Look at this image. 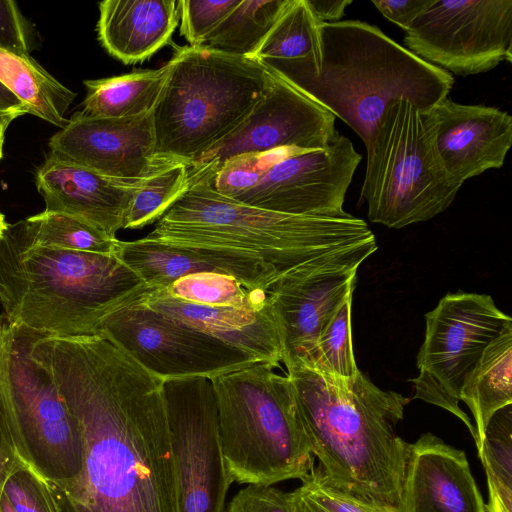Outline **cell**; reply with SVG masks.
Instances as JSON below:
<instances>
[{"label": "cell", "mask_w": 512, "mask_h": 512, "mask_svg": "<svg viewBox=\"0 0 512 512\" xmlns=\"http://www.w3.org/2000/svg\"><path fill=\"white\" fill-rule=\"evenodd\" d=\"M425 320L419 375L410 379L414 398L452 413L476 442L474 425L459 406L460 392L486 347L512 320L490 295L467 292L445 295Z\"/></svg>", "instance_id": "obj_10"}, {"label": "cell", "mask_w": 512, "mask_h": 512, "mask_svg": "<svg viewBox=\"0 0 512 512\" xmlns=\"http://www.w3.org/2000/svg\"><path fill=\"white\" fill-rule=\"evenodd\" d=\"M20 115L16 113H2L0 112V160L3 155V144L5 138V132L9 124Z\"/></svg>", "instance_id": "obj_44"}, {"label": "cell", "mask_w": 512, "mask_h": 512, "mask_svg": "<svg viewBox=\"0 0 512 512\" xmlns=\"http://www.w3.org/2000/svg\"><path fill=\"white\" fill-rule=\"evenodd\" d=\"M321 24L307 0H288L251 58L271 71L316 70L321 60Z\"/></svg>", "instance_id": "obj_24"}, {"label": "cell", "mask_w": 512, "mask_h": 512, "mask_svg": "<svg viewBox=\"0 0 512 512\" xmlns=\"http://www.w3.org/2000/svg\"><path fill=\"white\" fill-rule=\"evenodd\" d=\"M184 302L206 306L247 307L265 304V290L247 286L238 279L218 273H198L179 278L167 286H155Z\"/></svg>", "instance_id": "obj_32"}, {"label": "cell", "mask_w": 512, "mask_h": 512, "mask_svg": "<svg viewBox=\"0 0 512 512\" xmlns=\"http://www.w3.org/2000/svg\"><path fill=\"white\" fill-rule=\"evenodd\" d=\"M352 0H307L315 16L322 23L338 22Z\"/></svg>", "instance_id": "obj_41"}, {"label": "cell", "mask_w": 512, "mask_h": 512, "mask_svg": "<svg viewBox=\"0 0 512 512\" xmlns=\"http://www.w3.org/2000/svg\"><path fill=\"white\" fill-rule=\"evenodd\" d=\"M98 6V39L126 65L141 63L170 43L180 20L176 0H105Z\"/></svg>", "instance_id": "obj_23"}, {"label": "cell", "mask_w": 512, "mask_h": 512, "mask_svg": "<svg viewBox=\"0 0 512 512\" xmlns=\"http://www.w3.org/2000/svg\"><path fill=\"white\" fill-rule=\"evenodd\" d=\"M364 144L360 199L373 223L402 228L432 219L462 186L443 166L424 113L405 99L386 106Z\"/></svg>", "instance_id": "obj_8"}, {"label": "cell", "mask_w": 512, "mask_h": 512, "mask_svg": "<svg viewBox=\"0 0 512 512\" xmlns=\"http://www.w3.org/2000/svg\"><path fill=\"white\" fill-rule=\"evenodd\" d=\"M151 112L155 156L189 166L229 134L259 101L271 71L251 57L176 47Z\"/></svg>", "instance_id": "obj_7"}, {"label": "cell", "mask_w": 512, "mask_h": 512, "mask_svg": "<svg viewBox=\"0 0 512 512\" xmlns=\"http://www.w3.org/2000/svg\"><path fill=\"white\" fill-rule=\"evenodd\" d=\"M287 2L288 0H240L199 47L251 57Z\"/></svg>", "instance_id": "obj_28"}, {"label": "cell", "mask_w": 512, "mask_h": 512, "mask_svg": "<svg viewBox=\"0 0 512 512\" xmlns=\"http://www.w3.org/2000/svg\"><path fill=\"white\" fill-rule=\"evenodd\" d=\"M20 460L10 438L0 423V498L6 479Z\"/></svg>", "instance_id": "obj_42"}, {"label": "cell", "mask_w": 512, "mask_h": 512, "mask_svg": "<svg viewBox=\"0 0 512 512\" xmlns=\"http://www.w3.org/2000/svg\"><path fill=\"white\" fill-rule=\"evenodd\" d=\"M0 82L27 108L29 114L64 128L65 114L76 93L63 86L30 55L0 48Z\"/></svg>", "instance_id": "obj_27"}, {"label": "cell", "mask_w": 512, "mask_h": 512, "mask_svg": "<svg viewBox=\"0 0 512 512\" xmlns=\"http://www.w3.org/2000/svg\"><path fill=\"white\" fill-rule=\"evenodd\" d=\"M169 72L166 63L158 69L85 80L86 96L79 115L88 118H127L151 113Z\"/></svg>", "instance_id": "obj_26"}, {"label": "cell", "mask_w": 512, "mask_h": 512, "mask_svg": "<svg viewBox=\"0 0 512 512\" xmlns=\"http://www.w3.org/2000/svg\"><path fill=\"white\" fill-rule=\"evenodd\" d=\"M2 494L15 512H57L45 480L22 460L6 479Z\"/></svg>", "instance_id": "obj_36"}, {"label": "cell", "mask_w": 512, "mask_h": 512, "mask_svg": "<svg viewBox=\"0 0 512 512\" xmlns=\"http://www.w3.org/2000/svg\"><path fill=\"white\" fill-rule=\"evenodd\" d=\"M0 512H15L3 494L0 498Z\"/></svg>", "instance_id": "obj_45"}, {"label": "cell", "mask_w": 512, "mask_h": 512, "mask_svg": "<svg viewBox=\"0 0 512 512\" xmlns=\"http://www.w3.org/2000/svg\"><path fill=\"white\" fill-rule=\"evenodd\" d=\"M177 484L178 512H225L231 485L210 379L163 382Z\"/></svg>", "instance_id": "obj_12"}, {"label": "cell", "mask_w": 512, "mask_h": 512, "mask_svg": "<svg viewBox=\"0 0 512 512\" xmlns=\"http://www.w3.org/2000/svg\"><path fill=\"white\" fill-rule=\"evenodd\" d=\"M404 43L422 60L459 76L511 63L512 1L433 0Z\"/></svg>", "instance_id": "obj_13"}, {"label": "cell", "mask_w": 512, "mask_h": 512, "mask_svg": "<svg viewBox=\"0 0 512 512\" xmlns=\"http://www.w3.org/2000/svg\"><path fill=\"white\" fill-rule=\"evenodd\" d=\"M225 512H292L289 492L273 485L248 484L233 496Z\"/></svg>", "instance_id": "obj_39"}, {"label": "cell", "mask_w": 512, "mask_h": 512, "mask_svg": "<svg viewBox=\"0 0 512 512\" xmlns=\"http://www.w3.org/2000/svg\"><path fill=\"white\" fill-rule=\"evenodd\" d=\"M117 257L148 286H167L198 273L232 276L247 286L268 291L278 273L260 259L243 253L178 246L144 238L119 242Z\"/></svg>", "instance_id": "obj_20"}, {"label": "cell", "mask_w": 512, "mask_h": 512, "mask_svg": "<svg viewBox=\"0 0 512 512\" xmlns=\"http://www.w3.org/2000/svg\"><path fill=\"white\" fill-rule=\"evenodd\" d=\"M376 250L374 237L327 252L279 277L269 288L285 367L309 357L333 316L353 294L360 264Z\"/></svg>", "instance_id": "obj_14"}, {"label": "cell", "mask_w": 512, "mask_h": 512, "mask_svg": "<svg viewBox=\"0 0 512 512\" xmlns=\"http://www.w3.org/2000/svg\"><path fill=\"white\" fill-rule=\"evenodd\" d=\"M84 445L81 474L45 481L57 512H178L163 380L103 335L33 332Z\"/></svg>", "instance_id": "obj_1"}, {"label": "cell", "mask_w": 512, "mask_h": 512, "mask_svg": "<svg viewBox=\"0 0 512 512\" xmlns=\"http://www.w3.org/2000/svg\"><path fill=\"white\" fill-rule=\"evenodd\" d=\"M134 300L234 345L261 362L276 368L282 363V341L269 297L258 306H206L180 301L147 285Z\"/></svg>", "instance_id": "obj_22"}, {"label": "cell", "mask_w": 512, "mask_h": 512, "mask_svg": "<svg viewBox=\"0 0 512 512\" xmlns=\"http://www.w3.org/2000/svg\"><path fill=\"white\" fill-rule=\"evenodd\" d=\"M460 401L474 417L479 455L489 421L497 411L512 405V326L486 347L461 389Z\"/></svg>", "instance_id": "obj_25"}, {"label": "cell", "mask_w": 512, "mask_h": 512, "mask_svg": "<svg viewBox=\"0 0 512 512\" xmlns=\"http://www.w3.org/2000/svg\"><path fill=\"white\" fill-rule=\"evenodd\" d=\"M35 180L45 210L79 218L116 237L141 179H112L49 154Z\"/></svg>", "instance_id": "obj_21"}, {"label": "cell", "mask_w": 512, "mask_h": 512, "mask_svg": "<svg viewBox=\"0 0 512 512\" xmlns=\"http://www.w3.org/2000/svg\"><path fill=\"white\" fill-rule=\"evenodd\" d=\"M35 244L65 250L116 255L120 240L79 218L44 210L18 222Z\"/></svg>", "instance_id": "obj_29"}, {"label": "cell", "mask_w": 512, "mask_h": 512, "mask_svg": "<svg viewBox=\"0 0 512 512\" xmlns=\"http://www.w3.org/2000/svg\"><path fill=\"white\" fill-rule=\"evenodd\" d=\"M239 3L240 0H179L180 34L189 46L199 47Z\"/></svg>", "instance_id": "obj_37"}, {"label": "cell", "mask_w": 512, "mask_h": 512, "mask_svg": "<svg viewBox=\"0 0 512 512\" xmlns=\"http://www.w3.org/2000/svg\"><path fill=\"white\" fill-rule=\"evenodd\" d=\"M0 112L24 115L28 108L0 82Z\"/></svg>", "instance_id": "obj_43"}, {"label": "cell", "mask_w": 512, "mask_h": 512, "mask_svg": "<svg viewBox=\"0 0 512 512\" xmlns=\"http://www.w3.org/2000/svg\"><path fill=\"white\" fill-rule=\"evenodd\" d=\"M311 452L335 488L396 512L409 443L396 431L410 399L361 371L351 379L301 363L286 366Z\"/></svg>", "instance_id": "obj_2"}, {"label": "cell", "mask_w": 512, "mask_h": 512, "mask_svg": "<svg viewBox=\"0 0 512 512\" xmlns=\"http://www.w3.org/2000/svg\"><path fill=\"white\" fill-rule=\"evenodd\" d=\"M292 512H390L333 487L319 467L289 492Z\"/></svg>", "instance_id": "obj_34"}, {"label": "cell", "mask_w": 512, "mask_h": 512, "mask_svg": "<svg viewBox=\"0 0 512 512\" xmlns=\"http://www.w3.org/2000/svg\"><path fill=\"white\" fill-rule=\"evenodd\" d=\"M99 331L163 381L186 377L211 380L261 362L136 300L108 314Z\"/></svg>", "instance_id": "obj_11"}, {"label": "cell", "mask_w": 512, "mask_h": 512, "mask_svg": "<svg viewBox=\"0 0 512 512\" xmlns=\"http://www.w3.org/2000/svg\"><path fill=\"white\" fill-rule=\"evenodd\" d=\"M288 149L291 148L237 155L226 160L212 173L188 176L204 177L217 193L234 199L251 189Z\"/></svg>", "instance_id": "obj_35"}, {"label": "cell", "mask_w": 512, "mask_h": 512, "mask_svg": "<svg viewBox=\"0 0 512 512\" xmlns=\"http://www.w3.org/2000/svg\"><path fill=\"white\" fill-rule=\"evenodd\" d=\"M188 184V166L166 161L142 178L129 204L123 229H141L156 223Z\"/></svg>", "instance_id": "obj_31"}, {"label": "cell", "mask_w": 512, "mask_h": 512, "mask_svg": "<svg viewBox=\"0 0 512 512\" xmlns=\"http://www.w3.org/2000/svg\"><path fill=\"white\" fill-rule=\"evenodd\" d=\"M275 369L258 362L211 379L231 483L301 480L315 467L294 385Z\"/></svg>", "instance_id": "obj_6"}, {"label": "cell", "mask_w": 512, "mask_h": 512, "mask_svg": "<svg viewBox=\"0 0 512 512\" xmlns=\"http://www.w3.org/2000/svg\"><path fill=\"white\" fill-rule=\"evenodd\" d=\"M432 2L433 0H376L372 4L385 18L406 32Z\"/></svg>", "instance_id": "obj_40"}, {"label": "cell", "mask_w": 512, "mask_h": 512, "mask_svg": "<svg viewBox=\"0 0 512 512\" xmlns=\"http://www.w3.org/2000/svg\"><path fill=\"white\" fill-rule=\"evenodd\" d=\"M362 219L293 215L240 203L217 193L204 177L188 176L182 194L146 239L178 246L230 250L260 259L284 276L336 249L374 238Z\"/></svg>", "instance_id": "obj_5"}, {"label": "cell", "mask_w": 512, "mask_h": 512, "mask_svg": "<svg viewBox=\"0 0 512 512\" xmlns=\"http://www.w3.org/2000/svg\"><path fill=\"white\" fill-rule=\"evenodd\" d=\"M396 512H487L465 451L429 432L409 443Z\"/></svg>", "instance_id": "obj_19"}, {"label": "cell", "mask_w": 512, "mask_h": 512, "mask_svg": "<svg viewBox=\"0 0 512 512\" xmlns=\"http://www.w3.org/2000/svg\"><path fill=\"white\" fill-rule=\"evenodd\" d=\"M320 32L316 70L272 72L345 122L364 143L393 100L405 99L426 112L453 87L449 72L422 60L377 26L344 20L322 23Z\"/></svg>", "instance_id": "obj_4"}, {"label": "cell", "mask_w": 512, "mask_h": 512, "mask_svg": "<svg viewBox=\"0 0 512 512\" xmlns=\"http://www.w3.org/2000/svg\"><path fill=\"white\" fill-rule=\"evenodd\" d=\"M478 457L487 479V512H512V405L489 421Z\"/></svg>", "instance_id": "obj_30"}, {"label": "cell", "mask_w": 512, "mask_h": 512, "mask_svg": "<svg viewBox=\"0 0 512 512\" xmlns=\"http://www.w3.org/2000/svg\"><path fill=\"white\" fill-rule=\"evenodd\" d=\"M352 294L347 297L320 335L309 357L301 363L331 376L351 379L357 368L351 336ZM293 364V363H292Z\"/></svg>", "instance_id": "obj_33"}, {"label": "cell", "mask_w": 512, "mask_h": 512, "mask_svg": "<svg viewBox=\"0 0 512 512\" xmlns=\"http://www.w3.org/2000/svg\"><path fill=\"white\" fill-rule=\"evenodd\" d=\"M33 332L0 315V423L18 457L45 481L83 470L79 427L49 370L32 355Z\"/></svg>", "instance_id": "obj_9"}, {"label": "cell", "mask_w": 512, "mask_h": 512, "mask_svg": "<svg viewBox=\"0 0 512 512\" xmlns=\"http://www.w3.org/2000/svg\"><path fill=\"white\" fill-rule=\"evenodd\" d=\"M38 42V34L12 0H0V48L29 55Z\"/></svg>", "instance_id": "obj_38"}, {"label": "cell", "mask_w": 512, "mask_h": 512, "mask_svg": "<svg viewBox=\"0 0 512 512\" xmlns=\"http://www.w3.org/2000/svg\"><path fill=\"white\" fill-rule=\"evenodd\" d=\"M335 119L271 71L268 87L249 114L192 162L188 174L212 173L226 160L245 153L324 149L340 135Z\"/></svg>", "instance_id": "obj_15"}, {"label": "cell", "mask_w": 512, "mask_h": 512, "mask_svg": "<svg viewBox=\"0 0 512 512\" xmlns=\"http://www.w3.org/2000/svg\"><path fill=\"white\" fill-rule=\"evenodd\" d=\"M146 286L117 255L41 246L18 222L0 239L3 315L43 336L100 335L101 321Z\"/></svg>", "instance_id": "obj_3"}, {"label": "cell", "mask_w": 512, "mask_h": 512, "mask_svg": "<svg viewBox=\"0 0 512 512\" xmlns=\"http://www.w3.org/2000/svg\"><path fill=\"white\" fill-rule=\"evenodd\" d=\"M362 156L339 135L324 149H288L248 191L233 200L293 215L341 217L346 192Z\"/></svg>", "instance_id": "obj_16"}, {"label": "cell", "mask_w": 512, "mask_h": 512, "mask_svg": "<svg viewBox=\"0 0 512 512\" xmlns=\"http://www.w3.org/2000/svg\"><path fill=\"white\" fill-rule=\"evenodd\" d=\"M48 146L54 157L122 181L140 180L166 162L155 156L151 113L127 118L75 113Z\"/></svg>", "instance_id": "obj_17"}, {"label": "cell", "mask_w": 512, "mask_h": 512, "mask_svg": "<svg viewBox=\"0 0 512 512\" xmlns=\"http://www.w3.org/2000/svg\"><path fill=\"white\" fill-rule=\"evenodd\" d=\"M7 222L5 221L4 215L0 212V239L4 235L5 231L8 228Z\"/></svg>", "instance_id": "obj_46"}, {"label": "cell", "mask_w": 512, "mask_h": 512, "mask_svg": "<svg viewBox=\"0 0 512 512\" xmlns=\"http://www.w3.org/2000/svg\"><path fill=\"white\" fill-rule=\"evenodd\" d=\"M446 171L458 182L501 168L512 144V117L496 107L445 97L423 112Z\"/></svg>", "instance_id": "obj_18"}]
</instances>
